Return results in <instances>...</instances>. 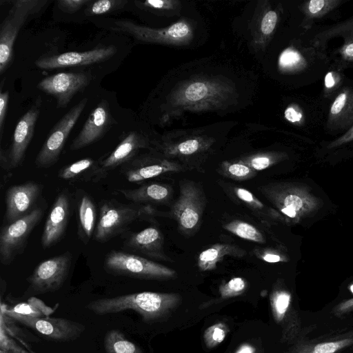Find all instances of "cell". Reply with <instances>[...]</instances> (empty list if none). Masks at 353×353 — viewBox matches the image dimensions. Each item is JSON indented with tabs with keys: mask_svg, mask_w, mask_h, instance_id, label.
Segmentation results:
<instances>
[{
	"mask_svg": "<svg viewBox=\"0 0 353 353\" xmlns=\"http://www.w3.org/2000/svg\"><path fill=\"white\" fill-rule=\"evenodd\" d=\"M48 3L47 0H17L13 1L0 28V74L10 65L13 46L18 34L28 19L37 14Z\"/></svg>",
	"mask_w": 353,
	"mask_h": 353,
	"instance_id": "cell-3",
	"label": "cell"
},
{
	"mask_svg": "<svg viewBox=\"0 0 353 353\" xmlns=\"http://www.w3.org/2000/svg\"><path fill=\"white\" fill-rule=\"evenodd\" d=\"M114 120L108 102L102 100L92 110L78 135L70 146L77 150L101 139L110 129Z\"/></svg>",
	"mask_w": 353,
	"mask_h": 353,
	"instance_id": "cell-17",
	"label": "cell"
},
{
	"mask_svg": "<svg viewBox=\"0 0 353 353\" xmlns=\"http://www.w3.org/2000/svg\"><path fill=\"white\" fill-rule=\"evenodd\" d=\"M41 190V185L34 181L10 187L6 194V223H12L34 210Z\"/></svg>",
	"mask_w": 353,
	"mask_h": 353,
	"instance_id": "cell-16",
	"label": "cell"
},
{
	"mask_svg": "<svg viewBox=\"0 0 353 353\" xmlns=\"http://www.w3.org/2000/svg\"><path fill=\"white\" fill-rule=\"evenodd\" d=\"M228 328L223 323H215L208 327L203 334L206 345L209 348L214 347L220 344L225 338Z\"/></svg>",
	"mask_w": 353,
	"mask_h": 353,
	"instance_id": "cell-35",
	"label": "cell"
},
{
	"mask_svg": "<svg viewBox=\"0 0 353 353\" xmlns=\"http://www.w3.org/2000/svg\"><path fill=\"white\" fill-rule=\"evenodd\" d=\"M30 300L32 303H19L8 310L16 314L37 317H41L43 316V315H48L50 313V308L48 307L46 305L39 307H37L39 306V303L41 302L40 300L34 298H32Z\"/></svg>",
	"mask_w": 353,
	"mask_h": 353,
	"instance_id": "cell-34",
	"label": "cell"
},
{
	"mask_svg": "<svg viewBox=\"0 0 353 353\" xmlns=\"http://www.w3.org/2000/svg\"><path fill=\"white\" fill-rule=\"evenodd\" d=\"M113 23L117 30L145 43L181 46L189 43L193 38L192 26L185 20L162 28L140 26L130 20H116Z\"/></svg>",
	"mask_w": 353,
	"mask_h": 353,
	"instance_id": "cell-7",
	"label": "cell"
},
{
	"mask_svg": "<svg viewBox=\"0 0 353 353\" xmlns=\"http://www.w3.org/2000/svg\"><path fill=\"white\" fill-rule=\"evenodd\" d=\"M345 56L348 57H353V43H351L345 46L343 50Z\"/></svg>",
	"mask_w": 353,
	"mask_h": 353,
	"instance_id": "cell-51",
	"label": "cell"
},
{
	"mask_svg": "<svg viewBox=\"0 0 353 353\" xmlns=\"http://www.w3.org/2000/svg\"><path fill=\"white\" fill-rule=\"evenodd\" d=\"M353 139V127L346 133L344 136H343L340 139H339L336 143L337 144H341L343 143L351 141ZM335 143V144H336Z\"/></svg>",
	"mask_w": 353,
	"mask_h": 353,
	"instance_id": "cell-49",
	"label": "cell"
},
{
	"mask_svg": "<svg viewBox=\"0 0 353 353\" xmlns=\"http://www.w3.org/2000/svg\"><path fill=\"white\" fill-rule=\"evenodd\" d=\"M273 316L276 323L285 321L292 310V296L285 290L274 292L270 298Z\"/></svg>",
	"mask_w": 353,
	"mask_h": 353,
	"instance_id": "cell-30",
	"label": "cell"
},
{
	"mask_svg": "<svg viewBox=\"0 0 353 353\" xmlns=\"http://www.w3.org/2000/svg\"><path fill=\"white\" fill-rule=\"evenodd\" d=\"M234 90L223 80L196 78L179 85L171 93L169 103L172 110H203L221 108L232 97Z\"/></svg>",
	"mask_w": 353,
	"mask_h": 353,
	"instance_id": "cell-2",
	"label": "cell"
},
{
	"mask_svg": "<svg viewBox=\"0 0 353 353\" xmlns=\"http://www.w3.org/2000/svg\"><path fill=\"white\" fill-rule=\"evenodd\" d=\"M92 76L88 72H59L48 76L37 85V88L57 100V108H65L72 98L89 85Z\"/></svg>",
	"mask_w": 353,
	"mask_h": 353,
	"instance_id": "cell-13",
	"label": "cell"
},
{
	"mask_svg": "<svg viewBox=\"0 0 353 353\" xmlns=\"http://www.w3.org/2000/svg\"><path fill=\"white\" fill-rule=\"evenodd\" d=\"M96 207L88 195L81 197L78 207V234L81 241L89 242L95 230Z\"/></svg>",
	"mask_w": 353,
	"mask_h": 353,
	"instance_id": "cell-25",
	"label": "cell"
},
{
	"mask_svg": "<svg viewBox=\"0 0 353 353\" xmlns=\"http://www.w3.org/2000/svg\"><path fill=\"white\" fill-rule=\"evenodd\" d=\"M70 265L69 252L42 261L28 279L31 291L43 294L58 290L67 279Z\"/></svg>",
	"mask_w": 353,
	"mask_h": 353,
	"instance_id": "cell-11",
	"label": "cell"
},
{
	"mask_svg": "<svg viewBox=\"0 0 353 353\" xmlns=\"http://www.w3.org/2000/svg\"><path fill=\"white\" fill-rule=\"evenodd\" d=\"M127 3L125 0H91L85 7V13L88 16L105 14L122 9Z\"/></svg>",
	"mask_w": 353,
	"mask_h": 353,
	"instance_id": "cell-31",
	"label": "cell"
},
{
	"mask_svg": "<svg viewBox=\"0 0 353 353\" xmlns=\"http://www.w3.org/2000/svg\"><path fill=\"white\" fill-rule=\"evenodd\" d=\"M182 170V166L166 159L150 155H137L120 167V173L131 183H139L171 172Z\"/></svg>",
	"mask_w": 353,
	"mask_h": 353,
	"instance_id": "cell-14",
	"label": "cell"
},
{
	"mask_svg": "<svg viewBox=\"0 0 353 353\" xmlns=\"http://www.w3.org/2000/svg\"><path fill=\"white\" fill-rule=\"evenodd\" d=\"M246 252L235 245L218 243L212 245L200 253L198 266L201 271H208L216 268L218 262L225 256L241 257Z\"/></svg>",
	"mask_w": 353,
	"mask_h": 353,
	"instance_id": "cell-24",
	"label": "cell"
},
{
	"mask_svg": "<svg viewBox=\"0 0 353 353\" xmlns=\"http://www.w3.org/2000/svg\"><path fill=\"white\" fill-rule=\"evenodd\" d=\"M350 290L351 292L353 294V284L352 285H350Z\"/></svg>",
	"mask_w": 353,
	"mask_h": 353,
	"instance_id": "cell-52",
	"label": "cell"
},
{
	"mask_svg": "<svg viewBox=\"0 0 353 353\" xmlns=\"http://www.w3.org/2000/svg\"><path fill=\"white\" fill-rule=\"evenodd\" d=\"M285 119L292 123L299 122L302 119L301 112L294 106L288 107L284 112Z\"/></svg>",
	"mask_w": 353,
	"mask_h": 353,
	"instance_id": "cell-45",
	"label": "cell"
},
{
	"mask_svg": "<svg viewBox=\"0 0 353 353\" xmlns=\"http://www.w3.org/2000/svg\"><path fill=\"white\" fill-rule=\"evenodd\" d=\"M335 85V80L331 72H328L325 77V86L327 88H331Z\"/></svg>",
	"mask_w": 353,
	"mask_h": 353,
	"instance_id": "cell-47",
	"label": "cell"
},
{
	"mask_svg": "<svg viewBox=\"0 0 353 353\" xmlns=\"http://www.w3.org/2000/svg\"><path fill=\"white\" fill-rule=\"evenodd\" d=\"M254 171L265 170L273 163V158L268 154H256L241 160Z\"/></svg>",
	"mask_w": 353,
	"mask_h": 353,
	"instance_id": "cell-37",
	"label": "cell"
},
{
	"mask_svg": "<svg viewBox=\"0 0 353 353\" xmlns=\"http://www.w3.org/2000/svg\"><path fill=\"white\" fill-rule=\"evenodd\" d=\"M246 281L241 277H234L219 288L222 299H227L241 294L246 289Z\"/></svg>",
	"mask_w": 353,
	"mask_h": 353,
	"instance_id": "cell-36",
	"label": "cell"
},
{
	"mask_svg": "<svg viewBox=\"0 0 353 353\" xmlns=\"http://www.w3.org/2000/svg\"><path fill=\"white\" fill-rule=\"evenodd\" d=\"M117 52L114 46L94 48L83 52H67L42 57L36 60L35 65L41 69H54L81 66L105 61Z\"/></svg>",
	"mask_w": 353,
	"mask_h": 353,
	"instance_id": "cell-15",
	"label": "cell"
},
{
	"mask_svg": "<svg viewBox=\"0 0 353 353\" xmlns=\"http://www.w3.org/2000/svg\"><path fill=\"white\" fill-rule=\"evenodd\" d=\"M41 100L37 99L34 105L22 116L14 131L12 142L8 156L12 169L22 163L26 151L34 135V127L40 112Z\"/></svg>",
	"mask_w": 353,
	"mask_h": 353,
	"instance_id": "cell-18",
	"label": "cell"
},
{
	"mask_svg": "<svg viewBox=\"0 0 353 353\" xmlns=\"http://www.w3.org/2000/svg\"><path fill=\"white\" fill-rule=\"evenodd\" d=\"M70 214L68 196L62 192L56 198L47 217L41 236L43 248L51 247L62 237L67 227Z\"/></svg>",
	"mask_w": 353,
	"mask_h": 353,
	"instance_id": "cell-20",
	"label": "cell"
},
{
	"mask_svg": "<svg viewBox=\"0 0 353 353\" xmlns=\"http://www.w3.org/2000/svg\"><path fill=\"white\" fill-rule=\"evenodd\" d=\"M277 20V13L274 10H268L263 14L260 23V34L263 37H267L273 32Z\"/></svg>",
	"mask_w": 353,
	"mask_h": 353,
	"instance_id": "cell-38",
	"label": "cell"
},
{
	"mask_svg": "<svg viewBox=\"0 0 353 353\" xmlns=\"http://www.w3.org/2000/svg\"><path fill=\"white\" fill-rule=\"evenodd\" d=\"M9 93L8 91L0 92V132L2 138L3 129L6 117Z\"/></svg>",
	"mask_w": 353,
	"mask_h": 353,
	"instance_id": "cell-42",
	"label": "cell"
},
{
	"mask_svg": "<svg viewBox=\"0 0 353 353\" xmlns=\"http://www.w3.org/2000/svg\"><path fill=\"white\" fill-rule=\"evenodd\" d=\"M212 141L201 137L185 138L175 143L163 142L159 150L166 157H189L206 150Z\"/></svg>",
	"mask_w": 353,
	"mask_h": 353,
	"instance_id": "cell-23",
	"label": "cell"
},
{
	"mask_svg": "<svg viewBox=\"0 0 353 353\" xmlns=\"http://www.w3.org/2000/svg\"><path fill=\"white\" fill-rule=\"evenodd\" d=\"M223 228L240 238L259 243L265 242V237L260 230L249 223L233 220L225 224Z\"/></svg>",
	"mask_w": 353,
	"mask_h": 353,
	"instance_id": "cell-29",
	"label": "cell"
},
{
	"mask_svg": "<svg viewBox=\"0 0 353 353\" xmlns=\"http://www.w3.org/2000/svg\"><path fill=\"white\" fill-rule=\"evenodd\" d=\"M220 172L224 176L234 180H247L255 176V171L250 167L243 163L223 162L221 167Z\"/></svg>",
	"mask_w": 353,
	"mask_h": 353,
	"instance_id": "cell-32",
	"label": "cell"
},
{
	"mask_svg": "<svg viewBox=\"0 0 353 353\" xmlns=\"http://www.w3.org/2000/svg\"><path fill=\"white\" fill-rule=\"evenodd\" d=\"M353 345V331L319 338L299 341L291 353H339Z\"/></svg>",
	"mask_w": 353,
	"mask_h": 353,
	"instance_id": "cell-21",
	"label": "cell"
},
{
	"mask_svg": "<svg viewBox=\"0 0 353 353\" xmlns=\"http://www.w3.org/2000/svg\"><path fill=\"white\" fill-rule=\"evenodd\" d=\"M117 192L126 199L137 203L165 204L171 199L172 190L167 184L152 183L134 189H119Z\"/></svg>",
	"mask_w": 353,
	"mask_h": 353,
	"instance_id": "cell-22",
	"label": "cell"
},
{
	"mask_svg": "<svg viewBox=\"0 0 353 353\" xmlns=\"http://www.w3.org/2000/svg\"><path fill=\"white\" fill-rule=\"evenodd\" d=\"M134 3L138 8L156 14H163L176 10L180 6V2L174 0L136 1Z\"/></svg>",
	"mask_w": 353,
	"mask_h": 353,
	"instance_id": "cell-33",
	"label": "cell"
},
{
	"mask_svg": "<svg viewBox=\"0 0 353 353\" xmlns=\"http://www.w3.org/2000/svg\"><path fill=\"white\" fill-rule=\"evenodd\" d=\"M261 258L263 261L268 263H276L281 261V257L279 255L268 252H263L261 255Z\"/></svg>",
	"mask_w": 353,
	"mask_h": 353,
	"instance_id": "cell-46",
	"label": "cell"
},
{
	"mask_svg": "<svg viewBox=\"0 0 353 353\" xmlns=\"http://www.w3.org/2000/svg\"><path fill=\"white\" fill-rule=\"evenodd\" d=\"M221 185L230 197L247 207L258 218L265 220L269 217L271 212L268 208L249 190L225 183Z\"/></svg>",
	"mask_w": 353,
	"mask_h": 353,
	"instance_id": "cell-26",
	"label": "cell"
},
{
	"mask_svg": "<svg viewBox=\"0 0 353 353\" xmlns=\"http://www.w3.org/2000/svg\"><path fill=\"white\" fill-rule=\"evenodd\" d=\"M163 244L161 232L157 228L151 226L129 234L123 243V248L149 258L169 261V257L164 252Z\"/></svg>",
	"mask_w": 353,
	"mask_h": 353,
	"instance_id": "cell-19",
	"label": "cell"
},
{
	"mask_svg": "<svg viewBox=\"0 0 353 353\" xmlns=\"http://www.w3.org/2000/svg\"><path fill=\"white\" fill-rule=\"evenodd\" d=\"M181 299V296L176 293L143 292L97 299L88 303L86 308L97 315L134 310L144 321H150L175 307Z\"/></svg>",
	"mask_w": 353,
	"mask_h": 353,
	"instance_id": "cell-1",
	"label": "cell"
},
{
	"mask_svg": "<svg viewBox=\"0 0 353 353\" xmlns=\"http://www.w3.org/2000/svg\"><path fill=\"white\" fill-rule=\"evenodd\" d=\"M281 212L289 217L294 218L296 215V212L292 208H285L281 210Z\"/></svg>",
	"mask_w": 353,
	"mask_h": 353,
	"instance_id": "cell-50",
	"label": "cell"
},
{
	"mask_svg": "<svg viewBox=\"0 0 353 353\" xmlns=\"http://www.w3.org/2000/svg\"><path fill=\"white\" fill-rule=\"evenodd\" d=\"M353 311V298L345 300L336 305L332 310V313L338 317H341Z\"/></svg>",
	"mask_w": 353,
	"mask_h": 353,
	"instance_id": "cell-43",
	"label": "cell"
},
{
	"mask_svg": "<svg viewBox=\"0 0 353 353\" xmlns=\"http://www.w3.org/2000/svg\"><path fill=\"white\" fill-rule=\"evenodd\" d=\"M5 313L10 318L54 341H74L85 330L83 324L63 318H41L16 314L8 310Z\"/></svg>",
	"mask_w": 353,
	"mask_h": 353,
	"instance_id": "cell-10",
	"label": "cell"
},
{
	"mask_svg": "<svg viewBox=\"0 0 353 353\" xmlns=\"http://www.w3.org/2000/svg\"><path fill=\"white\" fill-rule=\"evenodd\" d=\"M104 348L106 353H142L141 349L126 339L119 330L107 332L104 338Z\"/></svg>",
	"mask_w": 353,
	"mask_h": 353,
	"instance_id": "cell-28",
	"label": "cell"
},
{
	"mask_svg": "<svg viewBox=\"0 0 353 353\" xmlns=\"http://www.w3.org/2000/svg\"><path fill=\"white\" fill-rule=\"evenodd\" d=\"M148 145V141L143 134L136 131L130 132L113 151L98 159L91 181L97 183L105 179L110 172L130 161L138 155L140 150Z\"/></svg>",
	"mask_w": 353,
	"mask_h": 353,
	"instance_id": "cell-12",
	"label": "cell"
},
{
	"mask_svg": "<svg viewBox=\"0 0 353 353\" xmlns=\"http://www.w3.org/2000/svg\"><path fill=\"white\" fill-rule=\"evenodd\" d=\"M91 0H59L57 1L59 8L68 14H73L83 6H85Z\"/></svg>",
	"mask_w": 353,
	"mask_h": 353,
	"instance_id": "cell-40",
	"label": "cell"
},
{
	"mask_svg": "<svg viewBox=\"0 0 353 353\" xmlns=\"http://www.w3.org/2000/svg\"><path fill=\"white\" fill-rule=\"evenodd\" d=\"M145 215L144 206L126 205L114 200L100 203L99 218L94 232V239L105 243L125 232L135 220Z\"/></svg>",
	"mask_w": 353,
	"mask_h": 353,
	"instance_id": "cell-5",
	"label": "cell"
},
{
	"mask_svg": "<svg viewBox=\"0 0 353 353\" xmlns=\"http://www.w3.org/2000/svg\"><path fill=\"white\" fill-rule=\"evenodd\" d=\"M255 348L248 344L241 345L235 353H254Z\"/></svg>",
	"mask_w": 353,
	"mask_h": 353,
	"instance_id": "cell-48",
	"label": "cell"
},
{
	"mask_svg": "<svg viewBox=\"0 0 353 353\" xmlns=\"http://www.w3.org/2000/svg\"><path fill=\"white\" fill-rule=\"evenodd\" d=\"M206 205V198L201 186L191 181L180 185L179 194L170 214L178 224L181 232L190 234L199 227Z\"/></svg>",
	"mask_w": 353,
	"mask_h": 353,
	"instance_id": "cell-6",
	"label": "cell"
},
{
	"mask_svg": "<svg viewBox=\"0 0 353 353\" xmlns=\"http://www.w3.org/2000/svg\"><path fill=\"white\" fill-rule=\"evenodd\" d=\"M301 61L300 54L293 49L288 48L281 54L279 64L283 69H292L299 65Z\"/></svg>",
	"mask_w": 353,
	"mask_h": 353,
	"instance_id": "cell-39",
	"label": "cell"
},
{
	"mask_svg": "<svg viewBox=\"0 0 353 353\" xmlns=\"http://www.w3.org/2000/svg\"><path fill=\"white\" fill-rule=\"evenodd\" d=\"M104 268L113 274L142 279H168L176 276L171 268L123 251L109 252L104 260Z\"/></svg>",
	"mask_w": 353,
	"mask_h": 353,
	"instance_id": "cell-4",
	"label": "cell"
},
{
	"mask_svg": "<svg viewBox=\"0 0 353 353\" xmlns=\"http://www.w3.org/2000/svg\"><path fill=\"white\" fill-rule=\"evenodd\" d=\"M98 159L85 158L67 165L58 172V176L68 181H91Z\"/></svg>",
	"mask_w": 353,
	"mask_h": 353,
	"instance_id": "cell-27",
	"label": "cell"
},
{
	"mask_svg": "<svg viewBox=\"0 0 353 353\" xmlns=\"http://www.w3.org/2000/svg\"><path fill=\"white\" fill-rule=\"evenodd\" d=\"M334 1L325 0H312L308 2L307 9L308 12L312 15H318L323 10L328 9L330 4Z\"/></svg>",
	"mask_w": 353,
	"mask_h": 353,
	"instance_id": "cell-41",
	"label": "cell"
},
{
	"mask_svg": "<svg viewBox=\"0 0 353 353\" xmlns=\"http://www.w3.org/2000/svg\"><path fill=\"white\" fill-rule=\"evenodd\" d=\"M88 99L81 100L52 128L35 159L39 168H48L56 163L68 137L83 112Z\"/></svg>",
	"mask_w": 353,
	"mask_h": 353,
	"instance_id": "cell-8",
	"label": "cell"
},
{
	"mask_svg": "<svg viewBox=\"0 0 353 353\" xmlns=\"http://www.w3.org/2000/svg\"><path fill=\"white\" fill-rule=\"evenodd\" d=\"M42 215L41 208H37L21 218L3 225L0 233V261L2 264H10L23 252L31 232Z\"/></svg>",
	"mask_w": 353,
	"mask_h": 353,
	"instance_id": "cell-9",
	"label": "cell"
},
{
	"mask_svg": "<svg viewBox=\"0 0 353 353\" xmlns=\"http://www.w3.org/2000/svg\"><path fill=\"white\" fill-rule=\"evenodd\" d=\"M347 101V94L345 92H341L340 93L335 100L334 101L331 108H330V114L332 116L336 115L339 114L341 111L343 107L345 106V104Z\"/></svg>",
	"mask_w": 353,
	"mask_h": 353,
	"instance_id": "cell-44",
	"label": "cell"
}]
</instances>
